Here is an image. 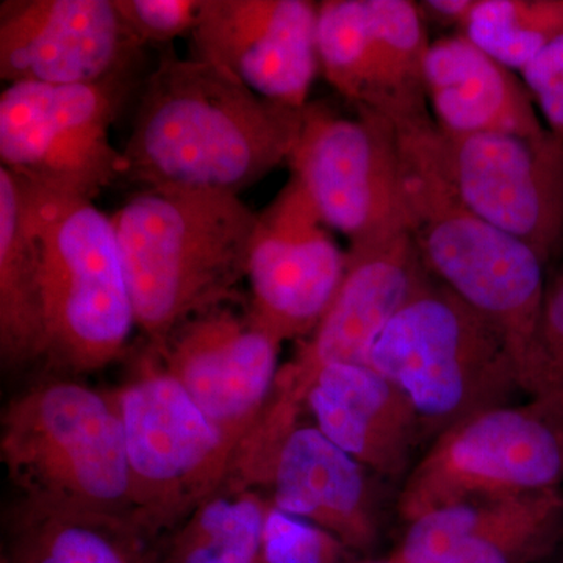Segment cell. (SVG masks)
<instances>
[{
    "instance_id": "277c9868",
    "label": "cell",
    "mask_w": 563,
    "mask_h": 563,
    "mask_svg": "<svg viewBox=\"0 0 563 563\" xmlns=\"http://www.w3.org/2000/svg\"><path fill=\"white\" fill-rule=\"evenodd\" d=\"M0 457L21 501L133 523L131 468L113 391L66 377L32 385L3 409Z\"/></svg>"
},
{
    "instance_id": "6da1fadb",
    "label": "cell",
    "mask_w": 563,
    "mask_h": 563,
    "mask_svg": "<svg viewBox=\"0 0 563 563\" xmlns=\"http://www.w3.org/2000/svg\"><path fill=\"white\" fill-rule=\"evenodd\" d=\"M303 110L198 58L166 54L141 87L124 176L144 187L239 195L290 161Z\"/></svg>"
},
{
    "instance_id": "ac0fdd59",
    "label": "cell",
    "mask_w": 563,
    "mask_h": 563,
    "mask_svg": "<svg viewBox=\"0 0 563 563\" xmlns=\"http://www.w3.org/2000/svg\"><path fill=\"white\" fill-rule=\"evenodd\" d=\"M307 410L317 428L365 468L406 470L421 418L401 387L366 365H331L314 380Z\"/></svg>"
},
{
    "instance_id": "d6986e66",
    "label": "cell",
    "mask_w": 563,
    "mask_h": 563,
    "mask_svg": "<svg viewBox=\"0 0 563 563\" xmlns=\"http://www.w3.org/2000/svg\"><path fill=\"white\" fill-rule=\"evenodd\" d=\"M424 84L437 125L450 135L548 131L525 81L463 33L431 41Z\"/></svg>"
},
{
    "instance_id": "f546056e",
    "label": "cell",
    "mask_w": 563,
    "mask_h": 563,
    "mask_svg": "<svg viewBox=\"0 0 563 563\" xmlns=\"http://www.w3.org/2000/svg\"><path fill=\"white\" fill-rule=\"evenodd\" d=\"M542 396L555 399L563 410V272L547 287L540 324Z\"/></svg>"
},
{
    "instance_id": "d4e9b609",
    "label": "cell",
    "mask_w": 563,
    "mask_h": 563,
    "mask_svg": "<svg viewBox=\"0 0 563 563\" xmlns=\"http://www.w3.org/2000/svg\"><path fill=\"white\" fill-rule=\"evenodd\" d=\"M379 54L380 117L396 121L428 113L424 65L431 41L421 7L409 0H366Z\"/></svg>"
},
{
    "instance_id": "7c38bea8",
    "label": "cell",
    "mask_w": 563,
    "mask_h": 563,
    "mask_svg": "<svg viewBox=\"0 0 563 563\" xmlns=\"http://www.w3.org/2000/svg\"><path fill=\"white\" fill-rule=\"evenodd\" d=\"M329 231L295 177L258 213L247 262V307L282 343L312 335L340 290L347 252Z\"/></svg>"
},
{
    "instance_id": "ffe728a7",
    "label": "cell",
    "mask_w": 563,
    "mask_h": 563,
    "mask_svg": "<svg viewBox=\"0 0 563 563\" xmlns=\"http://www.w3.org/2000/svg\"><path fill=\"white\" fill-rule=\"evenodd\" d=\"M365 466L317 428L299 426L282 448L269 485L274 507L324 529L350 551L377 540Z\"/></svg>"
},
{
    "instance_id": "4316f807",
    "label": "cell",
    "mask_w": 563,
    "mask_h": 563,
    "mask_svg": "<svg viewBox=\"0 0 563 563\" xmlns=\"http://www.w3.org/2000/svg\"><path fill=\"white\" fill-rule=\"evenodd\" d=\"M347 550L332 533L302 518L269 507L262 563H344Z\"/></svg>"
},
{
    "instance_id": "7402d4cb",
    "label": "cell",
    "mask_w": 563,
    "mask_h": 563,
    "mask_svg": "<svg viewBox=\"0 0 563 563\" xmlns=\"http://www.w3.org/2000/svg\"><path fill=\"white\" fill-rule=\"evenodd\" d=\"M10 563H157L155 543L125 518L21 501L10 523Z\"/></svg>"
},
{
    "instance_id": "8992f818",
    "label": "cell",
    "mask_w": 563,
    "mask_h": 563,
    "mask_svg": "<svg viewBox=\"0 0 563 563\" xmlns=\"http://www.w3.org/2000/svg\"><path fill=\"white\" fill-rule=\"evenodd\" d=\"M369 366L401 387L421 421L442 432L509 406L521 390L504 333L429 273L374 343Z\"/></svg>"
},
{
    "instance_id": "5bb4252c",
    "label": "cell",
    "mask_w": 563,
    "mask_h": 563,
    "mask_svg": "<svg viewBox=\"0 0 563 563\" xmlns=\"http://www.w3.org/2000/svg\"><path fill=\"white\" fill-rule=\"evenodd\" d=\"M280 344L233 299L196 314L151 350L236 448L272 396Z\"/></svg>"
},
{
    "instance_id": "d6a6232c",
    "label": "cell",
    "mask_w": 563,
    "mask_h": 563,
    "mask_svg": "<svg viewBox=\"0 0 563 563\" xmlns=\"http://www.w3.org/2000/svg\"><path fill=\"white\" fill-rule=\"evenodd\" d=\"M2 563H10L7 559H3Z\"/></svg>"
},
{
    "instance_id": "9c48e42d",
    "label": "cell",
    "mask_w": 563,
    "mask_h": 563,
    "mask_svg": "<svg viewBox=\"0 0 563 563\" xmlns=\"http://www.w3.org/2000/svg\"><path fill=\"white\" fill-rule=\"evenodd\" d=\"M563 412L555 399L455 422L415 466L399 498L407 523L461 504L562 487Z\"/></svg>"
},
{
    "instance_id": "ba28073f",
    "label": "cell",
    "mask_w": 563,
    "mask_h": 563,
    "mask_svg": "<svg viewBox=\"0 0 563 563\" xmlns=\"http://www.w3.org/2000/svg\"><path fill=\"white\" fill-rule=\"evenodd\" d=\"M133 70L88 85L10 84L0 95V162L32 190L87 199L124 176L110 129Z\"/></svg>"
},
{
    "instance_id": "8fae6325",
    "label": "cell",
    "mask_w": 563,
    "mask_h": 563,
    "mask_svg": "<svg viewBox=\"0 0 563 563\" xmlns=\"http://www.w3.org/2000/svg\"><path fill=\"white\" fill-rule=\"evenodd\" d=\"M440 129V128H439ZM444 166L462 201L548 263L563 251V141L440 129Z\"/></svg>"
},
{
    "instance_id": "cb8c5ba5",
    "label": "cell",
    "mask_w": 563,
    "mask_h": 563,
    "mask_svg": "<svg viewBox=\"0 0 563 563\" xmlns=\"http://www.w3.org/2000/svg\"><path fill=\"white\" fill-rule=\"evenodd\" d=\"M317 49L329 85L355 110L383 106L379 54L366 0L318 3Z\"/></svg>"
},
{
    "instance_id": "e0dca14e",
    "label": "cell",
    "mask_w": 563,
    "mask_h": 563,
    "mask_svg": "<svg viewBox=\"0 0 563 563\" xmlns=\"http://www.w3.org/2000/svg\"><path fill=\"white\" fill-rule=\"evenodd\" d=\"M563 543L562 487L448 507L410 521L395 563H533Z\"/></svg>"
},
{
    "instance_id": "52a82bcc",
    "label": "cell",
    "mask_w": 563,
    "mask_h": 563,
    "mask_svg": "<svg viewBox=\"0 0 563 563\" xmlns=\"http://www.w3.org/2000/svg\"><path fill=\"white\" fill-rule=\"evenodd\" d=\"M113 395L131 468L133 525L157 544L228 483L235 444L151 347L139 373Z\"/></svg>"
},
{
    "instance_id": "7a4b0ae2",
    "label": "cell",
    "mask_w": 563,
    "mask_h": 563,
    "mask_svg": "<svg viewBox=\"0 0 563 563\" xmlns=\"http://www.w3.org/2000/svg\"><path fill=\"white\" fill-rule=\"evenodd\" d=\"M390 122L398 140L409 233L422 266L504 333L521 390L539 398L547 266L531 247L462 201L444 166L440 129L429 111Z\"/></svg>"
},
{
    "instance_id": "4dcf8cb0",
    "label": "cell",
    "mask_w": 563,
    "mask_h": 563,
    "mask_svg": "<svg viewBox=\"0 0 563 563\" xmlns=\"http://www.w3.org/2000/svg\"><path fill=\"white\" fill-rule=\"evenodd\" d=\"M476 3L477 0H428L420 3V7L422 11L435 14L439 20L455 22L463 29Z\"/></svg>"
},
{
    "instance_id": "44dd1931",
    "label": "cell",
    "mask_w": 563,
    "mask_h": 563,
    "mask_svg": "<svg viewBox=\"0 0 563 563\" xmlns=\"http://www.w3.org/2000/svg\"><path fill=\"white\" fill-rule=\"evenodd\" d=\"M38 235L27 191L0 168V357L3 368L44 358Z\"/></svg>"
},
{
    "instance_id": "f1b7e54d",
    "label": "cell",
    "mask_w": 563,
    "mask_h": 563,
    "mask_svg": "<svg viewBox=\"0 0 563 563\" xmlns=\"http://www.w3.org/2000/svg\"><path fill=\"white\" fill-rule=\"evenodd\" d=\"M521 76L548 131L563 141V35L533 58Z\"/></svg>"
},
{
    "instance_id": "3957f363",
    "label": "cell",
    "mask_w": 563,
    "mask_h": 563,
    "mask_svg": "<svg viewBox=\"0 0 563 563\" xmlns=\"http://www.w3.org/2000/svg\"><path fill=\"white\" fill-rule=\"evenodd\" d=\"M111 220L136 329L161 347L184 322L235 299L258 213L232 192L144 187Z\"/></svg>"
},
{
    "instance_id": "30bf717a",
    "label": "cell",
    "mask_w": 563,
    "mask_h": 563,
    "mask_svg": "<svg viewBox=\"0 0 563 563\" xmlns=\"http://www.w3.org/2000/svg\"><path fill=\"white\" fill-rule=\"evenodd\" d=\"M288 165L322 222L350 247L409 232L398 140L387 118L369 110L342 117L309 103Z\"/></svg>"
},
{
    "instance_id": "5b68a950",
    "label": "cell",
    "mask_w": 563,
    "mask_h": 563,
    "mask_svg": "<svg viewBox=\"0 0 563 563\" xmlns=\"http://www.w3.org/2000/svg\"><path fill=\"white\" fill-rule=\"evenodd\" d=\"M22 187L40 243L44 358L69 374L99 372L124 354L136 328L113 220L87 199Z\"/></svg>"
},
{
    "instance_id": "9a60e30c",
    "label": "cell",
    "mask_w": 563,
    "mask_h": 563,
    "mask_svg": "<svg viewBox=\"0 0 563 563\" xmlns=\"http://www.w3.org/2000/svg\"><path fill=\"white\" fill-rule=\"evenodd\" d=\"M317 20L309 0H202L191 57L268 101L306 109L320 70Z\"/></svg>"
},
{
    "instance_id": "1f68e13d",
    "label": "cell",
    "mask_w": 563,
    "mask_h": 563,
    "mask_svg": "<svg viewBox=\"0 0 563 563\" xmlns=\"http://www.w3.org/2000/svg\"><path fill=\"white\" fill-rule=\"evenodd\" d=\"M344 563H395V562H393V561H388V562H374V561L354 562V561H347V562H344Z\"/></svg>"
},
{
    "instance_id": "2e32d148",
    "label": "cell",
    "mask_w": 563,
    "mask_h": 563,
    "mask_svg": "<svg viewBox=\"0 0 563 563\" xmlns=\"http://www.w3.org/2000/svg\"><path fill=\"white\" fill-rule=\"evenodd\" d=\"M143 46L113 0H25L0 9L7 84L88 85L135 69Z\"/></svg>"
},
{
    "instance_id": "4fadbf2b",
    "label": "cell",
    "mask_w": 563,
    "mask_h": 563,
    "mask_svg": "<svg viewBox=\"0 0 563 563\" xmlns=\"http://www.w3.org/2000/svg\"><path fill=\"white\" fill-rule=\"evenodd\" d=\"M346 252L339 292L312 335L279 366L269 396L301 418L322 369L339 363L369 366L374 343L428 274L409 232Z\"/></svg>"
},
{
    "instance_id": "484cf974",
    "label": "cell",
    "mask_w": 563,
    "mask_h": 563,
    "mask_svg": "<svg viewBox=\"0 0 563 563\" xmlns=\"http://www.w3.org/2000/svg\"><path fill=\"white\" fill-rule=\"evenodd\" d=\"M463 35L521 73L563 35V0H477Z\"/></svg>"
},
{
    "instance_id": "83f0119b",
    "label": "cell",
    "mask_w": 563,
    "mask_h": 563,
    "mask_svg": "<svg viewBox=\"0 0 563 563\" xmlns=\"http://www.w3.org/2000/svg\"><path fill=\"white\" fill-rule=\"evenodd\" d=\"M122 22L141 46L191 35L202 0H113Z\"/></svg>"
},
{
    "instance_id": "603a6c76",
    "label": "cell",
    "mask_w": 563,
    "mask_h": 563,
    "mask_svg": "<svg viewBox=\"0 0 563 563\" xmlns=\"http://www.w3.org/2000/svg\"><path fill=\"white\" fill-rule=\"evenodd\" d=\"M272 499L224 484L155 544L157 563H262Z\"/></svg>"
}]
</instances>
